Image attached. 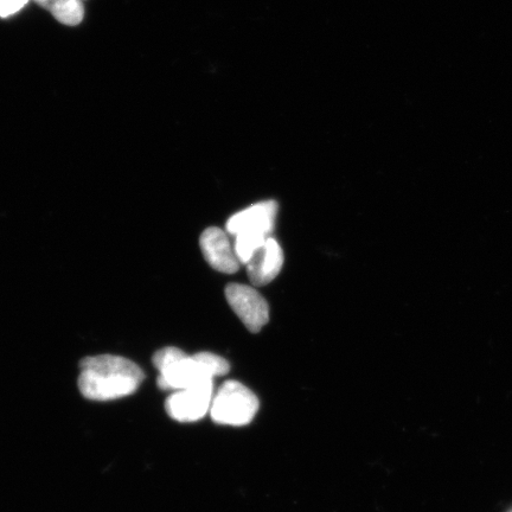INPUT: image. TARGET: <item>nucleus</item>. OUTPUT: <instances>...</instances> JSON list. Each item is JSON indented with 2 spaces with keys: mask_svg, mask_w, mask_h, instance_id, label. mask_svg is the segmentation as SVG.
<instances>
[{
  "mask_svg": "<svg viewBox=\"0 0 512 512\" xmlns=\"http://www.w3.org/2000/svg\"><path fill=\"white\" fill-rule=\"evenodd\" d=\"M79 389L86 399L112 401L137 392L145 379L143 370L125 357L98 355L80 362Z\"/></svg>",
  "mask_w": 512,
  "mask_h": 512,
  "instance_id": "obj_1",
  "label": "nucleus"
},
{
  "mask_svg": "<svg viewBox=\"0 0 512 512\" xmlns=\"http://www.w3.org/2000/svg\"><path fill=\"white\" fill-rule=\"evenodd\" d=\"M152 361L159 373L158 387L174 392L214 382L215 377L227 375L230 369L228 361L213 352L190 356L174 347L157 351Z\"/></svg>",
  "mask_w": 512,
  "mask_h": 512,
  "instance_id": "obj_2",
  "label": "nucleus"
},
{
  "mask_svg": "<svg viewBox=\"0 0 512 512\" xmlns=\"http://www.w3.org/2000/svg\"><path fill=\"white\" fill-rule=\"evenodd\" d=\"M259 411V399L251 389L238 381H227L217 390L210 406V416L216 424L246 426Z\"/></svg>",
  "mask_w": 512,
  "mask_h": 512,
  "instance_id": "obj_3",
  "label": "nucleus"
},
{
  "mask_svg": "<svg viewBox=\"0 0 512 512\" xmlns=\"http://www.w3.org/2000/svg\"><path fill=\"white\" fill-rule=\"evenodd\" d=\"M226 298L235 315L253 334L264 328L270 320V307L254 287L229 284L226 288Z\"/></svg>",
  "mask_w": 512,
  "mask_h": 512,
  "instance_id": "obj_4",
  "label": "nucleus"
},
{
  "mask_svg": "<svg viewBox=\"0 0 512 512\" xmlns=\"http://www.w3.org/2000/svg\"><path fill=\"white\" fill-rule=\"evenodd\" d=\"M278 215V203L264 201L236 213L227 222V233L236 236L270 239Z\"/></svg>",
  "mask_w": 512,
  "mask_h": 512,
  "instance_id": "obj_5",
  "label": "nucleus"
},
{
  "mask_svg": "<svg viewBox=\"0 0 512 512\" xmlns=\"http://www.w3.org/2000/svg\"><path fill=\"white\" fill-rule=\"evenodd\" d=\"M213 396L214 382L198 384L171 394L165 402V409L171 419L178 422H195L208 414Z\"/></svg>",
  "mask_w": 512,
  "mask_h": 512,
  "instance_id": "obj_6",
  "label": "nucleus"
},
{
  "mask_svg": "<svg viewBox=\"0 0 512 512\" xmlns=\"http://www.w3.org/2000/svg\"><path fill=\"white\" fill-rule=\"evenodd\" d=\"M200 245L204 259L215 271L226 274L239 271L241 262L235 253L232 241L224 230L216 227L204 230Z\"/></svg>",
  "mask_w": 512,
  "mask_h": 512,
  "instance_id": "obj_7",
  "label": "nucleus"
},
{
  "mask_svg": "<svg viewBox=\"0 0 512 512\" xmlns=\"http://www.w3.org/2000/svg\"><path fill=\"white\" fill-rule=\"evenodd\" d=\"M284 265V252L279 242L268 239L247 262L249 280L254 286H265L278 277Z\"/></svg>",
  "mask_w": 512,
  "mask_h": 512,
  "instance_id": "obj_8",
  "label": "nucleus"
},
{
  "mask_svg": "<svg viewBox=\"0 0 512 512\" xmlns=\"http://www.w3.org/2000/svg\"><path fill=\"white\" fill-rule=\"evenodd\" d=\"M36 2L50 11L57 21L70 27L80 24L85 16L81 0H36Z\"/></svg>",
  "mask_w": 512,
  "mask_h": 512,
  "instance_id": "obj_9",
  "label": "nucleus"
},
{
  "mask_svg": "<svg viewBox=\"0 0 512 512\" xmlns=\"http://www.w3.org/2000/svg\"><path fill=\"white\" fill-rule=\"evenodd\" d=\"M29 0H0V17L6 18L22 10Z\"/></svg>",
  "mask_w": 512,
  "mask_h": 512,
  "instance_id": "obj_10",
  "label": "nucleus"
}]
</instances>
